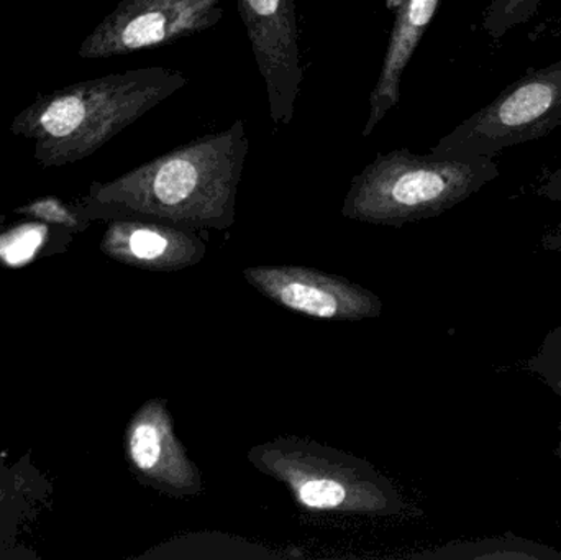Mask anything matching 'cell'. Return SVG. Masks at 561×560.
I'll use <instances>...</instances> for the list:
<instances>
[{
	"label": "cell",
	"instance_id": "obj_14",
	"mask_svg": "<svg viewBox=\"0 0 561 560\" xmlns=\"http://www.w3.org/2000/svg\"><path fill=\"white\" fill-rule=\"evenodd\" d=\"M48 230L39 224H26L0 237V262L7 266H22L35 259L45 245Z\"/></svg>",
	"mask_w": 561,
	"mask_h": 560
},
{
	"label": "cell",
	"instance_id": "obj_18",
	"mask_svg": "<svg viewBox=\"0 0 561 560\" xmlns=\"http://www.w3.org/2000/svg\"><path fill=\"white\" fill-rule=\"evenodd\" d=\"M542 249L547 252H559L561 253V226L550 230L546 233L542 239Z\"/></svg>",
	"mask_w": 561,
	"mask_h": 560
},
{
	"label": "cell",
	"instance_id": "obj_3",
	"mask_svg": "<svg viewBox=\"0 0 561 560\" xmlns=\"http://www.w3.org/2000/svg\"><path fill=\"white\" fill-rule=\"evenodd\" d=\"M500 176L490 157H445L396 148L378 153L350 183L342 216L369 226L399 227L434 219Z\"/></svg>",
	"mask_w": 561,
	"mask_h": 560
},
{
	"label": "cell",
	"instance_id": "obj_12",
	"mask_svg": "<svg viewBox=\"0 0 561 560\" xmlns=\"http://www.w3.org/2000/svg\"><path fill=\"white\" fill-rule=\"evenodd\" d=\"M434 556L463 560H561V552L552 546L540 545L516 535L447 546Z\"/></svg>",
	"mask_w": 561,
	"mask_h": 560
},
{
	"label": "cell",
	"instance_id": "obj_6",
	"mask_svg": "<svg viewBox=\"0 0 561 560\" xmlns=\"http://www.w3.org/2000/svg\"><path fill=\"white\" fill-rule=\"evenodd\" d=\"M224 0H122L88 36L82 58H111L173 45L213 28Z\"/></svg>",
	"mask_w": 561,
	"mask_h": 560
},
{
	"label": "cell",
	"instance_id": "obj_15",
	"mask_svg": "<svg viewBox=\"0 0 561 560\" xmlns=\"http://www.w3.org/2000/svg\"><path fill=\"white\" fill-rule=\"evenodd\" d=\"M526 368L561 398V325L546 335L539 351L526 362Z\"/></svg>",
	"mask_w": 561,
	"mask_h": 560
},
{
	"label": "cell",
	"instance_id": "obj_7",
	"mask_svg": "<svg viewBox=\"0 0 561 560\" xmlns=\"http://www.w3.org/2000/svg\"><path fill=\"white\" fill-rule=\"evenodd\" d=\"M253 58L262 72L272 122L286 127L304 81L296 0H237Z\"/></svg>",
	"mask_w": 561,
	"mask_h": 560
},
{
	"label": "cell",
	"instance_id": "obj_4",
	"mask_svg": "<svg viewBox=\"0 0 561 560\" xmlns=\"http://www.w3.org/2000/svg\"><path fill=\"white\" fill-rule=\"evenodd\" d=\"M247 457L307 512L386 518L408 510L398 487L368 460L307 437H278L252 447Z\"/></svg>",
	"mask_w": 561,
	"mask_h": 560
},
{
	"label": "cell",
	"instance_id": "obj_1",
	"mask_svg": "<svg viewBox=\"0 0 561 560\" xmlns=\"http://www.w3.org/2000/svg\"><path fill=\"white\" fill-rule=\"evenodd\" d=\"M245 121L196 138L135 170L92 184V203L115 217L135 216L193 230H229L249 155Z\"/></svg>",
	"mask_w": 561,
	"mask_h": 560
},
{
	"label": "cell",
	"instance_id": "obj_2",
	"mask_svg": "<svg viewBox=\"0 0 561 560\" xmlns=\"http://www.w3.org/2000/svg\"><path fill=\"white\" fill-rule=\"evenodd\" d=\"M187 82L183 72L161 66L92 79L33 105L15 130L35 138L39 163L84 160Z\"/></svg>",
	"mask_w": 561,
	"mask_h": 560
},
{
	"label": "cell",
	"instance_id": "obj_16",
	"mask_svg": "<svg viewBox=\"0 0 561 560\" xmlns=\"http://www.w3.org/2000/svg\"><path fill=\"white\" fill-rule=\"evenodd\" d=\"M16 213L25 214V216L39 220V222L55 224V226H62L71 230H82L88 226V222L82 220L78 213H75L71 207L66 206L56 197H43V199L33 201L28 206L16 209Z\"/></svg>",
	"mask_w": 561,
	"mask_h": 560
},
{
	"label": "cell",
	"instance_id": "obj_8",
	"mask_svg": "<svg viewBox=\"0 0 561 560\" xmlns=\"http://www.w3.org/2000/svg\"><path fill=\"white\" fill-rule=\"evenodd\" d=\"M243 278L270 301L309 318L359 322L379 318L378 295L343 276L309 266L263 265L243 270Z\"/></svg>",
	"mask_w": 561,
	"mask_h": 560
},
{
	"label": "cell",
	"instance_id": "obj_13",
	"mask_svg": "<svg viewBox=\"0 0 561 560\" xmlns=\"http://www.w3.org/2000/svg\"><path fill=\"white\" fill-rule=\"evenodd\" d=\"M543 0H491L483 12V30L491 39H501L529 22Z\"/></svg>",
	"mask_w": 561,
	"mask_h": 560
},
{
	"label": "cell",
	"instance_id": "obj_11",
	"mask_svg": "<svg viewBox=\"0 0 561 560\" xmlns=\"http://www.w3.org/2000/svg\"><path fill=\"white\" fill-rule=\"evenodd\" d=\"M440 0H404L396 13L378 81L369 95L363 137H369L401 98V81L415 48L434 20Z\"/></svg>",
	"mask_w": 561,
	"mask_h": 560
},
{
	"label": "cell",
	"instance_id": "obj_17",
	"mask_svg": "<svg viewBox=\"0 0 561 560\" xmlns=\"http://www.w3.org/2000/svg\"><path fill=\"white\" fill-rule=\"evenodd\" d=\"M537 194L543 199L553 201V203H560L561 201V157L560 163L557 168H553L549 174L543 176L540 181L539 187H537Z\"/></svg>",
	"mask_w": 561,
	"mask_h": 560
},
{
	"label": "cell",
	"instance_id": "obj_9",
	"mask_svg": "<svg viewBox=\"0 0 561 560\" xmlns=\"http://www.w3.org/2000/svg\"><path fill=\"white\" fill-rule=\"evenodd\" d=\"M125 460L135 479L171 499H196L203 476L174 430L168 400L145 401L124 434Z\"/></svg>",
	"mask_w": 561,
	"mask_h": 560
},
{
	"label": "cell",
	"instance_id": "obj_5",
	"mask_svg": "<svg viewBox=\"0 0 561 560\" xmlns=\"http://www.w3.org/2000/svg\"><path fill=\"white\" fill-rule=\"evenodd\" d=\"M561 125V59L533 68L490 104L444 135L431 153L494 158L507 148L539 140Z\"/></svg>",
	"mask_w": 561,
	"mask_h": 560
},
{
	"label": "cell",
	"instance_id": "obj_19",
	"mask_svg": "<svg viewBox=\"0 0 561 560\" xmlns=\"http://www.w3.org/2000/svg\"><path fill=\"white\" fill-rule=\"evenodd\" d=\"M559 433H560V441H559V446H557V457H559L560 459V462H561V424L559 426Z\"/></svg>",
	"mask_w": 561,
	"mask_h": 560
},
{
	"label": "cell",
	"instance_id": "obj_10",
	"mask_svg": "<svg viewBox=\"0 0 561 560\" xmlns=\"http://www.w3.org/2000/svg\"><path fill=\"white\" fill-rule=\"evenodd\" d=\"M108 259L147 272H181L203 262L207 245L196 230L145 217H115L101 240Z\"/></svg>",
	"mask_w": 561,
	"mask_h": 560
}]
</instances>
